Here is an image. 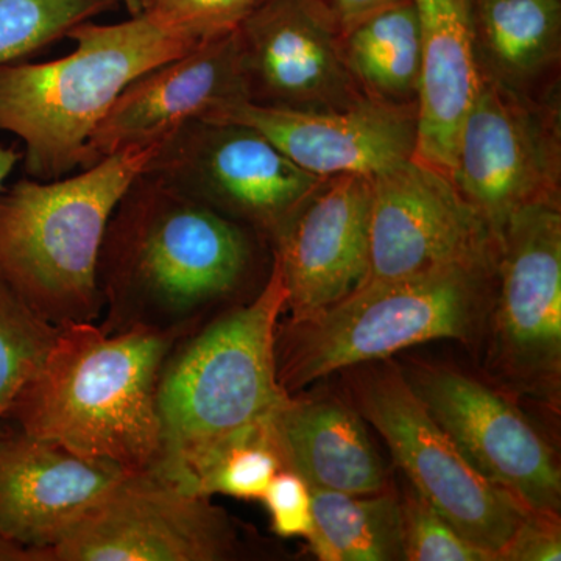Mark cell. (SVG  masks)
I'll list each match as a JSON object with an SVG mask.
<instances>
[{"label":"cell","instance_id":"1","mask_svg":"<svg viewBox=\"0 0 561 561\" xmlns=\"http://www.w3.org/2000/svg\"><path fill=\"white\" fill-rule=\"evenodd\" d=\"M251 230L140 173L103 236L98 280L110 334L147 331L187 337L253 275Z\"/></svg>","mask_w":561,"mask_h":561},{"label":"cell","instance_id":"2","mask_svg":"<svg viewBox=\"0 0 561 561\" xmlns=\"http://www.w3.org/2000/svg\"><path fill=\"white\" fill-rule=\"evenodd\" d=\"M176 342L157 332L110 334L95 321L62 324L5 421L127 474L153 471L162 446L158 382Z\"/></svg>","mask_w":561,"mask_h":561},{"label":"cell","instance_id":"3","mask_svg":"<svg viewBox=\"0 0 561 561\" xmlns=\"http://www.w3.org/2000/svg\"><path fill=\"white\" fill-rule=\"evenodd\" d=\"M286 301L283 275L272 260L267 280L250 301L173 345L158 382L162 446L150 472L190 491L191 472L205 457L271 423L286 404L290 394L276 364Z\"/></svg>","mask_w":561,"mask_h":561},{"label":"cell","instance_id":"4","mask_svg":"<svg viewBox=\"0 0 561 561\" xmlns=\"http://www.w3.org/2000/svg\"><path fill=\"white\" fill-rule=\"evenodd\" d=\"M66 38L76 44L66 57L0 66V131L24 144V171L41 181L83 169L92 133L125 88L208 41L146 13L116 24L84 21Z\"/></svg>","mask_w":561,"mask_h":561},{"label":"cell","instance_id":"5","mask_svg":"<svg viewBox=\"0 0 561 561\" xmlns=\"http://www.w3.org/2000/svg\"><path fill=\"white\" fill-rule=\"evenodd\" d=\"M161 142L117 151L70 179L27 176L0 191V276L54 327L101 319L103 236Z\"/></svg>","mask_w":561,"mask_h":561},{"label":"cell","instance_id":"6","mask_svg":"<svg viewBox=\"0 0 561 561\" xmlns=\"http://www.w3.org/2000/svg\"><path fill=\"white\" fill-rule=\"evenodd\" d=\"M489 268L449 267L362 283L311 319L289 321L276 337L280 386L291 394L331 373L386 359L409 346L467 339Z\"/></svg>","mask_w":561,"mask_h":561},{"label":"cell","instance_id":"7","mask_svg":"<svg viewBox=\"0 0 561 561\" xmlns=\"http://www.w3.org/2000/svg\"><path fill=\"white\" fill-rule=\"evenodd\" d=\"M357 404L413 489L465 540L497 560L529 511L465 459L400 371L387 368L365 376Z\"/></svg>","mask_w":561,"mask_h":561},{"label":"cell","instance_id":"8","mask_svg":"<svg viewBox=\"0 0 561 561\" xmlns=\"http://www.w3.org/2000/svg\"><path fill=\"white\" fill-rule=\"evenodd\" d=\"M147 171L272 242L324 180L254 128L208 119L184 122L165 136Z\"/></svg>","mask_w":561,"mask_h":561},{"label":"cell","instance_id":"9","mask_svg":"<svg viewBox=\"0 0 561 561\" xmlns=\"http://www.w3.org/2000/svg\"><path fill=\"white\" fill-rule=\"evenodd\" d=\"M238 542L210 497L149 471L122 476L38 561H221Z\"/></svg>","mask_w":561,"mask_h":561},{"label":"cell","instance_id":"10","mask_svg":"<svg viewBox=\"0 0 561 561\" xmlns=\"http://www.w3.org/2000/svg\"><path fill=\"white\" fill-rule=\"evenodd\" d=\"M559 146L553 114L482 73L461 124L451 180L497 236L516 210L557 202Z\"/></svg>","mask_w":561,"mask_h":561},{"label":"cell","instance_id":"11","mask_svg":"<svg viewBox=\"0 0 561 561\" xmlns=\"http://www.w3.org/2000/svg\"><path fill=\"white\" fill-rule=\"evenodd\" d=\"M371 183L370 261L364 283L491 265L496 234L451 176L411 158Z\"/></svg>","mask_w":561,"mask_h":561},{"label":"cell","instance_id":"12","mask_svg":"<svg viewBox=\"0 0 561 561\" xmlns=\"http://www.w3.org/2000/svg\"><path fill=\"white\" fill-rule=\"evenodd\" d=\"M416 397L483 478L527 511L559 516L561 474L552 449L507 398L470 376H413Z\"/></svg>","mask_w":561,"mask_h":561},{"label":"cell","instance_id":"13","mask_svg":"<svg viewBox=\"0 0 561 561\" xmlns=\"http://www.w3.org/2000/svg\"><path fill=\"white\" fill-rule=\"evenodd\" d=\"M202 119L254 128L295 164L320 179H375L411 160L416 146V105H394L367 95L339 108L242 101L210 111Z\"/></svg>","mask_w":561,"mask_h":561},{"label":"cell","instance_id":"14","mask_svg":"<svg viewBox=\"0 0 561 561\" xmlns=\"http://www.w3.org/2000/svg\"><path fill=\"white\" fill-rule=\"evenodd\" d=\"M249 101L339 108L365 98L319 0H264L238 27Z\"/></svg>","mask_w":561,"mask_h":561},{"label":"cell","instance_id":"15","mask_svg":"<svg viewBox=\"0 0 561 561\" xmlns=\"http://www.w3.org/2000/svg\"><path fill=\"white\" fill-rule=\"evenodd\" d=\"M371 198L367 176L324 179L275 236L289 321L311 319L367 278Z\"/></svg>","mask_w":561,"mask_h":561},{"label":"cell","instance_id":"16","mask_svg":"<svg viewBox=\"0 0 561 561\" xmlns=\"http://www.w3.org/2000/svg\"><path fill=\"white\" fill-rule=\"evenodd\" d=\"M502 356L518 376L556 378L561 360V214L559 203L516 210L496 236Z\"/></svg>","mask_w":561,"mask_h":561},{"label":"cell","instance_id":"17","mask_svg":"<svg viewBox=\"0 0 561 561\" xmlns=\"http://www.w3.org/2000/svg\"><path fill=\"white\" fill-rule=\"evenodd\" d=\"M249 101L238 28L140 76L88 142L83 169L130 147L161 142L184 122Z\"/></svg>","mask_w":561,"mask_h":561},{"label":"cell","instance_id":"18","mask_svg":"<svg viewBox=\"0 0 561 561\" xmlns=\"http://www.w3.org/2000/svg\"><path fill=\"white\" fill-rule=\"evenodd\" d=\"M124 474L2 424L0 541L20 548L22 561H38Z\"/></svg>","mask_w":561,"mask_h":561},{"label":"cell","instance_id":"19","mask_svg":"<svg viewBox=\"0 0 561 561\" xmlns=\"http://www.w3.org/2000/svg\"><path fill=\"white\" fill-rule=\"evenodd\" d=\"M419 21L421 80L413 158L451 176L461 124L482 72L472 0H412Z\"/></svg>","mask_w":561,"mask_h":561},{"label":"cell","instance_id":"20","mask_svg":"<svg viewBox=\"0 0 561 561\" xmlns=\"http://www.w3.org/2000/svg\"><path fill=\"white\" fill-rule=\"evenodd\" d=\"M284 468L311 490L373 494L390 489L364 416L335 398H290L272 421Z\"/></svg>","mask_w":561,"mask_h":561},{"label":"cell","instance_id":"21","mask_svg":"<svg viewBox=\"0 0 561 561\" xmlns=\"http://www.w3.org/2000/svg\"><path fill=\"white\" fill-rule=\"evenodd\" d=\"M341 39L351 76L367 98L416 105L421 43L412 0L376 11L341 33Z\"/></svg>","mask_w":561,"mask_h":561},{"label":"cell","instance_id":"22","mask_svg":"<svg viewBox=\"0 0 561 561\" xmlns=\"http://www.w3.org/2000/svg\"><path fill=\"white\" fill-rule=\"evenodd\" d=\"M313 531L321 561L404 560L401 501L390 489L373 494L311 490Z\"/></svg>","mask_w":561,"mask_h":561},{"label":"cell","instance_id":"23","mask_svg":"<svg viewBox=\"0 0 561 561\" xmlns=\"http://www.w3.org/2000/svg\"><path fill=\"white\" fill-rule=\"evenodd\" d=\"M474 14L476 35L502 76L530 79L556 61L561 0H479Z\"/></svg>","mask_w":561,"mask_h":561},{"label":"cell","instance_id":"24","mask_svg":"<svg viewBox=\"0 0 561 561\" xmlns=\"http://www.w3.org/2000/svg\"><path fill=\"white\" fill-rule=\"evenodd\" d=\"M272 421L214 449L192 470L190 491L260 501L272 479L284 470Z\"/></svg>","mask_w":561,"mask_h":561},{"label":"cell","instance_id":"25","mask_svg":"<svg viewBox=\"0 0 561 561\" xmlns=\"http://www.w3.org/2000/svg\"><path fill=\"white\" fill-rule=\"evenodd\" d=\"M57 331L0 276V426L49 353Z\"/></svg>","mask_w":561,"mask_h":561},{"label":"cell","instance_id":"26","mask_svg":"<svg viewBox=\"0 0 561 561\" xmlns=\"http://www.w3.org/2000/svg\"><path fill=\"white\" fill-rule=\"evenodd\" d=\"M108 9L103 0H0V66L46 49Z\"/></svg>","mask_w":561,"mask_h":561},{"label":"cell","instance_id":"27","mask_svg":"<svg viewBox=\"0 0 561 561\" xmlns=\"http://www.w3.org/2000/svg\"><path fill=\"white\" fill-rule=\"evenodd\" d=\"M402 546L408 561H491L454 529L423 496L409 485L401 501Z\"/></svg>","mask_w":561,"mask_h":561},{"label":"cell","instance_id":"28","mask_svg":"<svg viewBox=\"0 0 561 561\" xmlns=\"http://www.w3.org/2000/svg\"><path fill=\"white\" fill-rule=\"evenodd\" d=\"M264 0H142V13L175 31L216 38L241 25Z\"/></svg>","mask_w":561,"mask_h":561},{"label":"cell","instance_id":"29","mask_svg":"<svg viewBox=\"0 0 561 561\" xmlns=\"http://www.w3.org/2000/svg\"><path fill=\"white\" fill-rule=\"evenodd\" d=\"M272 530L280 538H306L313 531L312 493L297 472L280 470L262 494Z\"/></svg>","mask_w":561,"mask_h":561},{"label":"cell","instance_id":"30","mask_svg":"<svg viewBox=\"0 0 561 561\" xmlns=\"http://www.w3.org/2000/svg\"><path fill=\"white\" fill-rule=\"evenodd\" d=\"M561 559L560 519L557 515L527 512L511 540L497 553L505 561H559Z\"/></svg>","mask_w":561,"mask_h":561},{"label":"cell","instance_id":"31","mask_svg":"<svg viewBox=\"0 0 561 561\" xmlns=\"http://www.w3.org/2000/svg\"><path fill=\"white\" fill-rule=\"evenodd\" d=\"M319 2L337 31L343 33L348 31L351 25L401 0H319Z\"/></svg>","mask_w":561,"mask_h":561},{"label":"cell","instance_id":"32","mask_svg":"<svg viewBox=\"0 0 561 561\" xmlns=\"http://www.w3.org/2000/svg\"><path fill=\"white\" fill-rule=\"evenodd\" d=\"M22 161V151L18 146H3L0 144V191L3 190V183L9 179L11 172L16 168L18 162Z\"/></svg>","mask_w":561,"mask_h":561},{"label":"cell","instance_id":"33","mask_svg":"<svg viewBox=\"0 0 561 561\" xmlns=\"http://www.w3.org/2000/svg\"><path fill=\"white\" fill-rule=\"evenodd\" d=\"M110 7H124L130 16L142 13V0H103Z\"/></svg>","mask_w":561,"mask_h":561}]
</instances>
